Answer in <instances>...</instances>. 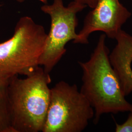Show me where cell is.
<instances>
[{"mask_svg": "<svg viewBox=\"0 0 132 132\" xmlns=\"http://www.w3.org/2000/svg\"><path fill=\"white\" fill-rule=\"evenodd\" d=\"M106 37L105 34L100 36L87 61L78 62L83 73L80 92L94 110L95 124L104 114L132 111V104L123 94L120 81L110 60Z\"/></svg>", "mask_w": 132, "mask_h": 132, "instance_id": "6da1fadb", "label": "cell"}, {"mask_svg": "<svg viewBox=\"0 0 132 132\" xmlns=\"http://www.w3.org/2000/svg\"><path fill=\"white\" fill-rule=\"evenodd\" d=\"M50 73L40 67L24 78L9 81L8 99L14 132H42L50 101Z\"/></svg>", "mask_w": 132, "mask_h": 132, "instance_id": "7a4b0ae2", "label": "cell"}, {"mask_svg": "<svg viewBox=\"0 0 132 132\" xmlns=\"http://www.w3.org/2000/svg\"><path fill=\"white\" fill-rule=\"evenodd\" d=\"M47 36L43 26L31 17L19 19L12 36L0 43V78L32 73L40 66Z\"/></svg>", "mask_w": 132, "mask_h": 132, "instance_id": "3957f363", "label": "cell"}, {"mask_svg": "<svg viewBox=\"0 0 132 132\" xmlns=\"http://www.w3.org/2000/svg\"><path fill=\"white\" fill-rule=\"evenodd\" d=\"M94 110L76 85L61 81L51 88L50 101L42 132H81Z\"/></svg>", "mask_w": 132, "mask_h": 132, "instance_id": "277c9868", "label": "cell"}, {"mask_svg": "<svg viewBox=\"0 0 132 132\" xmlns=\"http://www.w3.org/2000/svg\"><path fill=\"white\" fill-rule=\"evenodd\" d=\"M86 7L74 1L65 6L63 0H54L52 4L41 6V10L51 18L50 31L39 61L46 72L50 73L65 54L66 44L77 38L76 15Z\"/></svg>", "mask_w": 132, "mask_h": 132, "instance_id": "5b68a950", "label": "cell"}, {"mask_svg": "<svg viewBox=\"0 0 132 132\" xmlns=\"http://www.w3.org/2000/svg\"><path fill=\"white\" fill-rule=\"evenodd\" d=\"M131 15L119 0H98L86 15L82 28L73 42L88 44L90 34L95 31H102L108 38L115 39Z\"/></svg>", "mask_w": 132, "mask_h": 132, "instance_id": "8992f818", "label": "cell"}, {"mask_svg": "<svg viewBox=\"0 0 132 132\" xmlns=\"http://www.w3.org/2000/svg\"><path fill=\"white\" fill-rule=\"evenodd\" d=\"M115 39L117 44L109 58L126 96L132 93V35L121 29Z\"/></svg>", "mask_w": 132, "mask_h": 132, "instance_id": "52a82bcc", "label": "cell"}, {"mask_svg": "<svg viewBox=\"0 0 132 132\" xmlns=\"http://www.w3.org/2000/svg\"><path fill=\"white\" fill-rule=\"evenodd\" d=\"M9 81L0 78V132H14L10 119L8 99Z\"/></svg>", "mask_w": 132, "mask_h": 132, "instance_id": "ba28073f", "label": "cell"}, {"mask_svg": "<svg viewBox=\"0 0 132 132\" xmlns=\"http://www.w3.org/2000/svg\"><path fill=\"white\" fill-rule=\"evenodd\" d=\"M127 119L122 123H115V132H132V111L129 112Z\"/></svg>", "mask_w": 132, "mask_h": 132, "instance_id": "9c48e42d", "label": "cell"}, {"mask_svg": "<svg viewBox=\"0 0 132 132\" xmlns=\"http://www.w3.org/2000/svg\"><path fill=\"white\" fill-rule=\"evenodd\" d=\"M77 3L88 6L91 9H94L97 4L98 0H73Z\"/></svg>", "mask_w": 132, "mask_h": 132, "instance_id": "30bf717a", "label": "cell"}, {"mask_svg": "<svg viewBox=\"0 0 132 132\" xmlns=\"http://www.w3.org/2000/svg\"><path fill=\"white\" fill-rule=\"evenodd\" d=\"M17 2H19V3H23L24 1H26V0H16ZM39 1L42 2L43 3H44V4H47V0H38Z\"/></svg>", "mask_w": 132, "mask_h": 132, "instance_id": "8fae6325", "label": "cell"}, {"mask_svg": "<svg viewBox=\"0 0 132 132\" xmlns=\"http://www.w3.org/2000/svg\"></svg>", "mask_w": 132, "mask_h": 132, "instance_id": "7c38bea8", "label": "cell"}]
</instances>
